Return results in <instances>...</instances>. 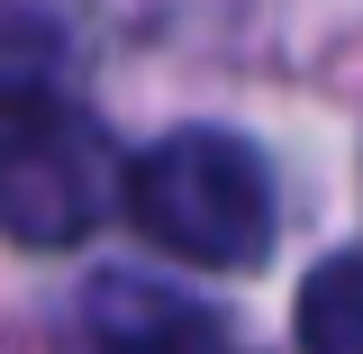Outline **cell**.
<instances>
[{
  "instance_id": "cell-3",
  "label": "cell",
  "mask_w": 363,
  "mask_h": 354,
  "mask_svg": "<svg viewBox=\"0 0 363 354\" xmlns=\"http://www.w3.org/2000/svg\"><path fill=\"white\" fill-rule=\"evenodd\" d=\"M82 336H91V354H255L227 318L191 309L155 282H100Z\"/></svg>"
},
{
  "instance_id": "cell-4",
  "label": "cell",
  "mask_w": 363,
  "mask_h": 354,
  "mask_svg": "<svg viewBox=\"0 0 363 354\" xmlns=\"http://www.w3.org/2000/svg\"><path fill=\"white\" fill-rule=\"evenodd\" d=\"M55 73H64V28L37 0H0V109L55 100Z\"/></svg>"
},
{
  "instance_id": "cell-5",
  "label": "cell",
  "mask_w": 363,
  "mask_h": 354,
  "mask_svg": "<svg viewBox=\"0 0 363 354\" xmlns=\"http://www.w3.org/2000/svg\"><path fill=\"white\" fill-rule=\"evenodd\" d=\"M300 354H363V255H336L300 282Z\"/></svg>"
},
{
  "instance_id": "cell-2",
  "label": "cell",
  "mask_w": 363,
  "mask_h": 354,
  "mask_svg": "<svg viewBox=\"0 0 363 354\" xmlns=\"http://www.w3.org/2000/svg\"><path fill=\"white\" fill-rule=\"evenodd\" d=\"M128 200L109 128L73 100L0 109V236L9 245H82Z\"/></svg>"
},
{
  "instance_id": "cell-1",
  "label": "cell",
  "mask_w": 363,
  "mask_h": 354,
  "mask_svg": "<svg viewBox=\"0 0 363 354\" xmlns=\"http://www.w3.org/2000/svg\"><path fill=\"white\" fill-rule=\"evenodd\" d=\"M128 219L182 264H209V272L264 264V236H272L264 155L227 128H182L128 164Z\"/></svg>"
}]
</instances>
